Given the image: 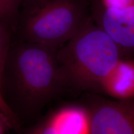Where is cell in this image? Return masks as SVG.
<instances>
[{
	"mask_svg": "<svg viewBox=\"0 0 134 134\" xmlns=\"http://www.w3.org/2000/svg\"><path fill=\"white\" fill-rule=\"evenodd\" d=\"M10 48V35L8 26L0 22V71L3 74Z\"/></svg>",
	"mask_w": 134,
	"mask_h": 134,
	"instance_id": "9",
	"label": "cell"
},
{
	"mask_svg": "<svg viewBox=\"0 0 134 134\" xmlns=\"http://www.w3.org/2000/svg\"><path fill=\"white\" fill-rule=\"evenodd\" d=\"M14 127L8 117L0 113V134H6L9 129Z\"/></svg>",
	"mask_w": 134,
	"mask_h": 134,
	"instance_id": "12",
	"label": "cell"
},
{
	"mask_svg": "<svg viewBox=\"0 0 134 134\" xmlns=\"http://www.w3.org/2000/svg\"><path fill=\"white\" fill-rule=\"evenodd\" d=\"M85 107L90 116L91 134H134V98H94Z\"/></svg>",
	"mask_w": 134,
	"mask_h": 134,
	"instance_id": "5",
	"label": "cell"
},
{
	"mask_svg": "<svg viewBox=\"0 0 134 134\" xmlns=\"http://www.w3.org/2000/svg\"><path fill=\"white\" fill-rule=\"evenodd\" d=\"M25 0H0V22L8 26L15 23Z\"/></svg>",
	"mask_w": 134,
	"mask_h": 134,
	"instance_id": "8",
	"label": "cell"
},
{
	"mask_svg": "<svg viewBox=\"0 0 134 134\" xmlns=\"http://www.w3.org/2000/svg\"><path fill=\"white\" fill-rule=\"evenodd\" d=\"M57 48L21 41L11 47L4 68L18 107L33 115L66 90Z\"/></svg>",
	"mask_w": 134,
	"mask_h": 134,
	"instance_id": "2",
	"label": "cell"
},
{
	"mask_svg": "<svg viewBox=\"0 0 134 134\" xmlns=\"http://www.w3.org/2000/svg\"><path fill=\"white\" fill-rule=\"evenodd\" d=\"M48 117L57 134H91L90 116L85 106L67 105Z\"/></svg>",
	"mask_w": 134,
	"mask_h": 134,
	"instance_id": "7",
	"label": "cell"
},
{
	"mask_svg": "<svg viewBox=\"0 0 134 134\" xmlns=\"http://www.w3.org/2000/svg\"><path fill=\"white\" fill-rule=\"evenodd\" d=\"M100 92L115 99L134 98V60L122 58L102 84Z\"/></svg>",
	"mask_w": 134,
	"mask_h": 134,
	"instance_id": "6",
	"label": "cell"
},
{
	"mask_svg": "<svg viewBox=\"0 0 134 134\" xmlns=\"http://www.w3.org/2000/svg\"><path fill=\"white\" fill-rule=\"evenodd\" d=\"M27 134H57L48 117L35 125Z\"/></svg>",
	"mask_w": 134,
	"mask_h": 134,
	"instance_id": "11",
	"label": "cell"
},
{
	"mask_svg": "<svg viewBox=\"0 0 134 134\" xmlns=\"http://www.w3.org/2000/svg\"><path fill=\"white\" fill-rule=\"evenodd\" d=\"M3 73L0 71V113L3 114L8 117L9 120L13 123L14 127L18 126V119L16 114L13 109L8 103L4 98L3 92Z\"/></svg>",
	"mask_w": 134,
	"mask_h": 134,
	"instance_id": "10",
	"label": "cell"
},
{
	"mask_svg": "<svg viewBox=\"0 0 134 134\" xmlns=\"http://www.w3.org/2000/svg\"><path fill=\"white\" fill-rule=\"evenodd\" d=\"M35 6L20 27L21 41L58 49L90 16L88 0H47Z\"/></svg>",
	"mask_w": 134,
	"mask_h": 134,
	"instance_id": "3",
	"label": "cell"
},
{
	"mask_svg": "<svg viewBox=\"0 0 134 134\" xmlns=\"http://www.w3.org/2000/svg\"><path fill=\"white\" fill-rule=\"evenodd\" d=\"M90 15L117 44L134 55V0H88Z\"/></svg>",
	"mask_w": 134,
	"mask_h": 134,
	"instance_id": "4",
	"label": "cell"
},
{
	"mask_svg": "<svg viewBox=\"0 0 134 134\" xmlns=\"http://www.w3.org/2000/svg\"><path fill=\"white\" fill-rule=\"evenodd\" d=\"M133 55L122 49L90 16L58 48L57 57L66 90L100 92L117 63Z\"/></svg>",
	"mask_w": 134,
	"mask_h": 134,
	"instance_id": "1",
	"label": "cell"
},
{
	"mask_svg": "<svg viewBox=\"0 0 134 134\" xmlns=\"http://www.w3.org/2000/svg\"><path fill=\"white\" fill-rule=\"evenodd\" d=\"M47 1V0H34L35 4H40L42 3H44L45 1Z\"/></svg>",
	"mask_w": 134,
	"mask_h": 134,
	"instance_id": "13",
	"label": "cell"
}]
</instances>
